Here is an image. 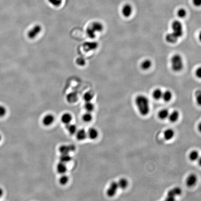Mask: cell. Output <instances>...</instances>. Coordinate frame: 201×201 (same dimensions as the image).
<instances>
[{
  "label": "cell",
  "instance_id": "obj_35",
  "mask_svg": "<svg viewBox=\"0 0 201 201\" xmlns=\"http://www.w3.org/2000/svg\"><path fill=\"white\" fill-rule=\"evenodd\" d=\"M48 1L54 7H59L62 3V0H48Z\"/></svg>",
  "mask_w": 201,
  "mask_h": 201
},
{
  "label": "cell",
  "instance_id": "obj_13",
  "mask_svg": "<svg viewBox=\"0 0 201 201\" xmlns=\"http://www.w3.org/2000/svg\"><path fill=\"white\" fill-rule=\"evenodd\" d=\"M75 134H76V139L80 141H84L87 138V132L84 129H81L79 130H77Z\"/></svg>",
  "mask_w": 201,
  "mask_h": 201
},
{
  "label": "cell",
  "instance_id": "obj_39",
  "mask_svg": "<svg viewBox=\"0 0 201 201\" xmlns=\"http://www.w3.org/2000/svg\"><path fill=\"white\" fill-rule=\"evenodd\" d=\"M195 76H197V77L198 78H201V69L200 67L198 68L195 71Z\"/></svg>",
  "mask_w": 201,
  "mask_h": 201
},
{
  "label": "cell",
  "instance_id": "obj_25",
  "mask_svg": "<svg viewBox=\"0 0 201 201\" xmlns=\"http://www.w3.org/2000/svg\"><path fill=\"white\" fill-rule=\"evenodd\" d=\"M163 92L160 88H156L153 91L152 94L153 97L156 100H158L162 98Z\"/></svg>",
  "mask_w": 201,
  "mask_h": 201
},
{
  "label": "cell",
  "instance_id": "obj_18",
  "mask_svg": "<svg viewBox=\"0 0 201 201\" xmlns=\"http://www.w3.org/2000/svg\"><path fill=\"white\" fill-rule=\"evenodd\" d=\"M72 120V116L69 113H64L62 116V122L65 125H67V124L70 123Z\"/></svg>",
  "mask_w": 201,
  "mask_h": 201
},
{
  "label": "cell",
  "instance_id": "obj_31",
  "mask_svg": "<svg viewBox=\"0 0 201 201\" xmlns=\"http://www.w3.org/2000/svg\"><path fill=\"white\" fill-rule=\"evenodd\" d=\"M94 94L91 91L87 92L84 96V100L86 102H91L94 98Z\"/></svg>",
  "mask_w": 201,
  "mask_h": 201
},
{
  "label": "cell",
  "instance_id": "obj_20",
  "mask_svg": "<svg viewBox=\"0 0 201 201\" xmlns=\"http://www.w3.org/2000/svg\"><path fill=\"white\" fill-rule=\"evenodd\" d=\"M168 117L171 122H176V121L178 120L179 117V113L178 111H173L171 114H169Z\"/></svg>",
  "mask_w": 201,
  "mask_h": 201
},
{
  "label": "cell",
  "instance_id": "obj_36",
  "mask_svg": "<svg viewBox=\"0 0 201 201\" xmlns=\"http://www.w3.org/2000/svg\"><path fill=\"white\" fill-rule=\"evenodd\" d=\"M76 63L78 65L83 66L86 64V60L84 58L80 57L77 58L76 60Z\"/></svg>",
  "mask_w": 201,
  "mask_h": 201
},
{
  "label": "cell",
  "instance_id": "obj_24",
  "mask_svg": "<svg viewBox=\"0 0 201 201\" xmlns=\"http://www.w3.org/2000/svg\"><path fill=\"white\" fill-rule=\"evenodd\" d=\"M152 62L150 60L146 59L144 60L142 62L141 64V67L142 69L144 70H147L150 69V67H151Z\"/></svg>",
  "mask_w": 201,
  "mask_h": 201
},
{
  "label": "cell",
  "instance_id": "obj_22",
  "mask_svg": "<svg viewBox=\"0 0 201 201\" xmlns=\"http://www.w3.org/2000/svg\"><path fill=\"white\" fill-rule=\"evenodd\" d=\"M117 184L119 188L124 190L128 187V185H129V182H128V180L124 178H122L120 179L119 180Z\"/></svg>",
  "mask_w": 201,
  "mask_h": 201
},
{
  "label": "cell",
  "instance_id": "obj_7",
  "mask_svg": "<svg viewBox=\"0 0 201 201\" xmlns=\"http://www.w3.org/2000/svg\"><path fill=\"white\" fill-rule=\"evenodd\" d=\"M76 147L74 145H62L59 147V150L61 154H69L71 152L74 151Z\"/></svg>",
  "mask_w": 201,
  "mask_h": 201
},
{
  "label": "cell",
  "instance_id": "obj_27",
  "mask_svg": "<svg viewBox=\"0 0 201 201\" xmlns=\"http://www.w3.org/2000/svg\"><path fill=\"white\" fill-rule=\"evenodd\" d=\"M71 159H72V158L69 154H61L60 156V162L66 164L70 162Z\"/></svg>",
  "mask_w": 201,
  "mask_h": 201
},
{
  "label": "cell",
  "instance_id": "obj_10",
  "mask_svg": "<svg viewBox=\"0 0 201 201\" xmlns=\"http://www.w3.org/2000/svg\"><path fill=\"white\" fill-rule=\"evenodd\" d=\"M197 176L195 174H191L187 178L186 184L188 187H193L197 183Z\"/></svg>",
  "mask_w": 201,
  "mask_h": 201
},
{
  "label": "cell",
  "instance_id": "obj_9",
  "mask_svg": "<svg viewBox=\"0 0 201 201\" xmlns=\"http://www.w3.org/2000/svg\"><path fill=\"white\" fill-rule=\"evenodd\" d=\"M54 121V117L51 114H47L43 117L42 122L45 126H49L53 123Z\"/></svg>",
  "mask_w": 201,
  "mask_h": 201
},
{
  "label": "cell",
  "instance_id": "obj_5",
  "mask_svg": "<svg viewBox=\"0 0 201 201\" xmlns=\"http://www.w3.org/2000/svg\"><path fill=\"white\" fill-rule=\"evenodd\" d=\"M41 31L42 27L40 25H35L28 31L27 34L28 36L30 39H35L40 33Z\"/></svg>",
  "mask_w": 201,
  "mask_h": 201
},
{
  "label": "cell",
  "instance_id": "obj_4",
  "mask_svg": "<svg viewBox=\"0 0 201 201\" xmlns=\"http://www.w3.org/2000/svg\"><path fill=\"white\" fill-rule=\"evenodd\" d=\"M182 190L178 187H176L171 189L168 192L167 196L166 198V201H173L175 200L176 197L181 195Z\"/></svg>",
  "mask_w": 201,
  "mask_h": 201
},
{
  "label": "cell",
  "instance_id": "obj_26",
  "mask_svg": "<svg viewBox=\"0 0 201 201\" xmlns=\"http://www.w3.org/2000/svg\"><path fill=\"white\" fill-rule=\"evenodd\" d=\"M172 98V94L170 91H166L164 92L163 94L162 98L163 99L165 102H170Z\"/></svg>",
  "mask_w": 201,
  "mask_h": 201
},
{
  "label": "cell",
  "instance_id": "obj_19",
  "mask_svg": "<svg viewBox=\"0 0 201 201\" xmlns=\"http://www.w3.org/2000/svg\"><path fill=\"white\" fill-rule=\"evenodd\" d=\"M175 136V132L173 130L168 129L164 132V138L167 141L171 140Z\"/></svg>",
  "mask_w": 201,
  "mask_h": 201
},
{
  "label": "cell",
  "instance_id": "obj_37",
  "mask_svg": "<svg viewBox=\"0 0 201 201\" xmlns=\"http://www.w3.org/2000/svg\"><path fill=\"white\" fill-rule=\"evenodd\" d=\"M195 98L197 103L198 105H201V91H197L195 93Z\"/></svg>",
  "mask_w": 201,
  "mask_h": 201
},
{
  "label": "cell",
  "instance_id": "obj_30",
  "mask_svg": "<svg viewBox=\"0 0 201 201\" xmlns=\"http://www.w3.org/2000/svg\"><path fill=\"white\" fill-rule=\"evenodd\" d=\"M82 119L84 122H91L93 119V116L92 115L91 112H87L83 115Z\"/></svg>",
  "mask_w": 201,
  "mask_h": 201
},
{
  "label": "cell",
  "instance_id": "obj_40",
  "mask_svg": "<svg viewBox=\"0 0 201 201\" xmlns=\"http://www.w3.org/2000/svg\"><path fill=\"white\" fill-rule=\"evenodd\" d=\"M193 2L195 6H199L201 4V0H193Z\"/></svg>",
  "mask_w": 201,
  "mask_h": 201
},
{
  "label": "cell",
  "instance_id": "obj_32",
  "mask_svg": "<svg viewBox=\"0 0 201 201\" xmlns=\"http://www.w3.org/2000/svg\"><path fill=\"white\" fill-rule=\"evenodd\" d=\"M84 108L87 112H91L94 111L95 106L91 102H86L84 105Z\"/></svg>",
  "mask_w": 201,
  "mask_h": 201
},
{
  "label": "cell",
  "instance_id": "obj_34",
  "mask_svg": "<svg viewBox=\"0 0 201 201\" xmlns=\"http://www.w3.org/2000/svg\"><path fill=\"white\" fill-rule=\"evenodd\" d=\"M187 15V12L184 8H180L178 10L177 15L179 18H183L185 17Z\"/></svg>",
  "mask_w": 201,
  "mask_h": 201
},
{
  "label": "cell",
  "instance_id": "obj_33",
  "mask_svg": "<svg viewBox=\"0 0 201 201\" xmlns=\"http://www.w3.org/2000/svg\"><path fill=\"white\" fill-rule=\"evenodd\" d=\"M69 180V177L67 176H66L65 175L63 174L62 176L59 178V183L62 185H64L68 183Z\"/></svg>",
  "mask_w": 201,
  "mask_h": 201
},
{
  "label": "cell",
  "instance_id": "obj_42",
  "mask_svg": "<svg viewBox=\"0 0 201 201\" xmlns=\"http://www.w3.org/2000/svg\"><path fill=\"white\" fill-rule=\"evenodd\" d=\"M1 134H0V142H1Z\"/></svg>",
  "mask_w": 201,
  "mask_h": 201
},
{
  "label": "cell",
  "instance_id": "obj_23",
  "mask_svg": "<svg viewBox=\"0 0 201 201\" xmlns=\"http://www.w3.org/2000/svg\"><path fill=\"white\" fill-rule=\"evenodd\" d=\"M169 112L167 109H163L161 110L158 114V116L159 118L161 120H165V119L168 117L169 115Z\"/></svg>",
  "mask_w": 201,
  "mask_h": 201
},
{
  "label": "cell",
  "instance_id": "obj_1",
  "mask_svg": "<svg viewBox=\"0 0 201 201\" xmlns=\"http://www.w3.org/2000/svg\"><path fill=\"white\" fill-rule=\"evenodd\" d=\"M135 103L140 114L142 116H146L150 111L149 100L146 96L139 95L135 99Z\"/></svg>",
  "mask_w": 201,
  "mask_h": 201
},
{
  "label": "cell",
  "instance_id": "obj_2",
  "mask_svg": "<svg viewBox=\"0 0 201 201\" xmlns=\"http://www.w3.org/2000/svg\"><path fill=\"white\" fill-rule=\"evenodd\" d=\"M171 65L172 69L176 72H178L183 69V59L181 55L174 54L171 59Z\"/></svg>",
  "mask_w": 201,
  "mask_h": 201
},
{
  "label": "cell",
  "instance_id": "obj_17",
  "mask_svg": "<svg viewBox=\"0 0 201 201\" xmlns=\"http://www.w3.org/2000/svg\"><path fill=\"white\" fill-rule=\"evenodd\" d=\"M57 171L59 174H64L67 171V167L65 163L60 162L57 164Z\"/></svg>",
  "mask_w": 201,
  "mask_h": 201
},
{
  "label": "cell",
  "instance_id": "obj_38",
  "mask_svg": "<svg viewBox=\"0 0 201 201\" xmlns=\"http://www.w3.org/2000/svg\"><path fill=\"white\" fill-rule=\"evenodd\" d=\"M7 113L6 108L2 105H0V117H2L5 116Z\"/></svg>",
  "mask_w": 201,
  "mask_h": 201
},
{
  "label": "cell",
  "instance_id": "obj_14",
  "mask_svg": "<svg viewBox=\"0 0 201 201\" xmlns=\"http://www.w3.org/2000/svg\"><path fill=\"white\" fill-rule=\"evenodd\" d=\"M178 38L173 33H170L166 35L165 36V40H166V42H168V43H171V44H174V43H176V42H178Z\"/></svg>",
  "mask_w": 201,
  "mask_h": 201
},
{
  "label": "cell",
  "instance_id": "obj_3",
  "mask_svg": "<svg viewBox=\"0 0 201 201\" xmlns=\"http://www.w3.org/2000/svg\"><path fill=\"white\" fill-rule=\"evenodd\" d=\"M172 30L175 35L178 38H181L183 34V26L182 23L178 20L174 21L171 25Z\"/></svg>",
  "mask_w": 201,
  "mask_h": 201
},
{
  "label": "cell",
  "instance_id": "obj_29",
  "mask_svg": "<svg viewBox=\"0 0 201 201\" xmlns=\"http://www.w3.org/2000/svg\"><path fill=\"white\" fill-rule=\"evenodd\" d=\"M86 34L88 38L91 39H94L96 36V32L89 26L86 30Z\"/></svg>",
  "mask_w": 201,
  "mask_h": 201
},
{
  "label": "cell",
  "instance_id": "obj_8",
  "mask_svg": "<svg viewBox=\"0 0 201 201\" xmlns=\"http://www.w3.org/2000/svg\"><path fill=\"white\" fill-rule=\"evenodd\" d=\"M98 46V44L96 42H88L84 43L83 47L85 51L88 52L96 50Z\"/></svg>",
  "mask_w": 201,
  "mask_h": 201
},
{
  "label": "cell",
  "instance_id": "obj_6",
  "mask_svg": "<svg viewBox=\"0 0 201 201\" xmlns=\"http://www.w3.org/2000/svg\"><path fill=\"white\" fill-rule=\"evenodd\" d=\"M117 183L113 182L110 183V186L107 190V195L109 197H113L116 194L118 189Z\"/></svg>",
  "mask_w": 201,
  "mask_h": 201
},
{
  "label": "cell",
  "instance_id": "obj_16",
  "mask_svg": "<svg viewBox=\"0 0 201 201\" xmlns=\"http://www.w3.org/2000/svg\"><path fill=\"white\" fill-rule=\"evenodd\" d=\"M66 99L68 103H74L77 102L78 99V96L77 93L75 92H71L67 96Z\"/></svg>",
  "mask_w": 201,
  "mask_h": 201
},
{
  "label": "cell",
  "instance_id": "obj_12",
  "mask_svg": "<svg viewBox=\"0 0 201 201\" xmlns=\"http://www.w3.org/2000/svg\"><path fill=\"white\" fill-rule=\"evenodd\" d=\"M122 12L124 17H130L132 13V8L131 5L130 4L125 5L122 8Z\"/></svg>",
  "mask_w": 201,
  "mask_h": 201
},
{
  "label": "cell",
  "instance_id": "obj_15",
  "mask_svg": "<svg viewBox=\"0 0 201 201\" xmlns=\"http://www.w3.org/2000/svg\"><path fill=\"white\" fill-rule=\"evenodd\" d=\"M96 32H101L103 30V24L99 22H94L90 26Z\"/></svg>",
  "mask_w": 201,
  "mask_h": 201
},
{
  "label": "cell",
  "instance_id": "obj_41",
  "mask_svg": "<svg viewBox=\"0 0 201 201\" xmlns=\"http://www.w3.org/2000/svg\"><path fill=\"white\" fill-rule=\"evenodd\" d=\"M4 194V190L1 188H0V197Z\"/></svg>",
  "mask_w": 201,
  "mask_h": 201
},
{
  "label": "cell",
  "instance_id": "obj_28",
  "mask_svg": "<svg viewBox=\"0 0 201 201\" xmlns=\"http://www.w3.org/2000/svg\"><path fill=\"white\" fill-rule=\"evenodd\" d=\"M189 159L191 161H195L199 157V153L197 150H193L190 152L189 155Z\"/></svg>",
  "mask_w": 201,
  "mask_h": 201
},
{
  "label": "cell",
  "instance_id": "obj_21",
  "mask_svg": "<svg viewBox=\"0 0 201 201\" xmlns=\"http://www.w3.org/2000/svg\"><path fill=\"white\" fill-rule=\"evenodd\" d=\"M66 128L70 134H75L77 130L76 126L75 124H71L70 123L66 125Z\"/></svg>",
  "mask_w": 201,
  "mask_h": 201
},
{
  "label": "cell",
  "instance_id": "obj_11",
  "mask_svg": "<svg viewBox=\"0 0 201 201\" xmlns=\"http://www.w3.org/2000/svg\"><path fill=\"white\" fill-rule=\"evenodd\" d=\"M87 133V137L91 140H95L98 137V131L94 128H90Z\"/></svg>",
  "mask_w": 201,
  "mask_h": 201
}]
</instances>
